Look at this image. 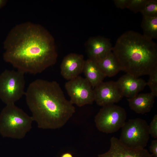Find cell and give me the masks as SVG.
<instances>
[{"label": "cell", "mask_w": 157, "mask_h": 157, "mask_svg": "<svg viewBox=\"0 0 157 157\" xmlns=\"http://www.w3.org/2000/svg\"><path fill=\"white\" fill-rule=\"evenodd\" d=\"M3 45L4 60L24 74L40 73L57 61L54 38L40 24L26 22L16 25Z\"/></svg>", "instance_id": "1"}, {"label": "cell", "mask_w": 157, "mask_h": 157, "mask_svg": "<svg viewBox=\"0 0 157 157\" xmlns=\"http://www.w3.org/2000/svg\"><path fill=\"white\" fill-rule=\"evenodd\" d=\"M25 95L31 117L39 128H60L75 112V107L56 81L37 79L29 84Z\"/></svg>", "instance_id": "2"}, {"label": "cell", "mask_w": 157, "mask_h": 157, "mask_svg": "<svg viewBox=\"0 0 157 157\" xmlns=\"http://www.w3.org/2000/svg\"><path fill=\"white\" fill-rule=\"evenodd\" d=\"M112 52L121 71L137 77L157 69V46L153 40L132 31L117 40Z\"/></svg>", "instance_id": "3"}, {"label": "cell", "mask_w": 157, "mask_h": 157, "mask_svg": "<svg viewBox=\"0 0 157 157\" xmlns=\"http://www.w3.org/2000/svg\"><path fill=\"white\" fill-rule=\"evenodd\" d=\"M33 121L15 104L6 105L0 113V134L4 138L20 139L31 129Z\"/></svg>", "instance_id": "4"}, {"label": "cell", "mask_w": 157, "mask_h": 157, "mask_svg": "<svg viewBox=\"0 0 157 157\" xmlns=\"http://www.w3.org/2000/svg\"><path fill=\"white\" fill-rule=\"evenodd\" d=\"M24 74L8 69L0 74V99L6 105L15 104L25 94Z\"/></svg>", "instance_id": "5"}, {"label": "cell", "mask_w": 157, "mask_h": 157, "mask_svg": "<svg viewBox=\"0 0 157 157\" xmlns=\"http://www.w3.org/2000/svg\"><path fill=\"white\" fill-rule=\"evenodd\" d=\"M149 135V125L147 121L137 118L126 122L122 128L119 140L128 147L142 149L147 146Z\"/></svg>", "instance_id": "6"}, {"label": "cell", "mask_w": 157, "mask_h": 157, "mask_svg": "<svg viewBox=\"0 0 157 157\" xmlns=\"http://www.w3.org/2000/svg\"><path fill=\"white\" fill-rule=\"evenodd\" d=\"M126 116L124 108L111 104L102 107L95 116L94 122L99 131L112 133L122 127L126 122Z\"/></svg>", "instance_id": "7"}, {"label": "cell", "mask_w": 157, "mask_h": 157, "mask_svg": "<svg viewBox=\"0 0 157 157\" xmlns=\"http://www.w3.org/2000/svg\"><path fill=\"white\" fill-rule=\"evenodd\" d=\"M65 87L73 104L82 107L91 104L94 101V89L85 78L79 76L68 81Z\"/></svg>", "instance_id": "8"}, {"label": "cell", "mask_w": 157, "mask_h": 157, "mask_svg": "<svg viewBox=\"0 0 157 157\" xmlns=\"http://www.w3.org/2000/svg\"><path fill=\"white\" fill-rule=\"evenodd\" d=\"M94 90V101L102 107L118 103L124 97L116 81H103Z\"/></svg>", "instance_id": "9"}, {"label": "cell", "mask_w": 157, "mask_h": 157, "mask_svg": "<svg viewBox=\"0 0 157 157\" xmlns=\"http://www.w3.org/2000/svg\"><path fill=\"white\" fill-rule=\"evenodd\" d=\"M85 46L88 58L96 62L106 57L113 48L109 39L101 36L90 38Z\"/></svg>", "instance_id": "10"}, {"label": "cell", "mask_w": 157, "mask_h": 157, "mask_svg": "<svg viewBox=\"0 0 157 157\" xmlns=\"http://www.w3.org/2000/svg\"><path fill=\"white\" fill-rule=\"evenodd\" d=\"M98 157H153L145 149H134L128 147L114 137L110 139V147L106 152L99 154Z\"/></svg>", "instance_id": "11"}, {"label": "cell", "mask_w": 157, "mask_h": 157, "mask_svg": "<svg viewBox=\"0 0 157 157\" xmlns=\"http://www.w3.org/2000/svg\"><path fill=\"white\" fill-rule=\"evenodd\" d=\"M85 60L82 54L71 53L67 55L61 63V75L68 81L78 76L83 72Z\"/></svg>", "instance_id": "12"}, {"label": "cell", "mask_w": 157, "mask_h": 157, "mask_svg": "<svg viewBox=\"0 0 157 157\" xmlns=\"http://www.w3.org/2000/svg\"><path fill=\"white\" fill-rule=\"evenodd\" d=\"M116 82L123 96L128 98L136 95L147 85L143 79L128 73L121 76Z\"/></svg>", "instance_id": "13"}, {"label": "cell", "mask_w": 157, "mask_h": 157, "mask_svg": "<svg viewBox=\"0 0 157 157\" xmlns=\"http://www.w3.org/2000/svg\"><path fill=\"white\" fill-rule=\"evenodd\" d=\"M155 97L151 92L137 94L127 100L131 109L138 114L149 112L153 108Z\"/></svg>", "instance_id": "14"}, {"label": "cell", "mask_w": 157, "mask_h": 157, "mask_svg": "<svg viewBox=\"0 0 157 157\" xmlns=\"http://www.w3.org/2000/svg\"><path fill=\"white\" fill-rule=\"evenodd\" d=\"M83 72L93 89L106 77L97 62L89 58L85 60Z\"/></svg>", "instance_id": "15"}, {"label": "cell", "mask_w": 157, "mask_h": 157, "mask_svg": "<svg viewBox=\"0 0 157 157\" xmlns=\"http://www.w3.org/2000/svg\"><path fill=\"white\" fill-rule=\"evenodd\" d=\"M96 62L106 76H114L121 71L117 61L112 51L104 58Z\"/></svg>", "instance_id": "16"}, {"label": "cell", "mask_w": 157, "mask_h": 157, "mask_svg": "<svg viewBox=\"0 0 157 157\" xmlns=\"http://www.w3.org/2000/svg\"><path fill=\"white\" fill-rule=\"evenodd\" d=\"M141 27L144 37L152 40L157 38V17H143Z\"/></svg>", "instance_id": "17"}, {"label": "cell", "mask_w": 157, "mask_h": 157, "mask_svg": "<svg viewBox=\"0 0 157 157\" xmlns=\"http://www.w3.org/2000/svg\"><path fill=\"white\" fill-rule=\"evenodd\" d=\"M140 13L143 17H157V1L148 0L144 8Z\"/></svg>", "instance_id": "18"}, {"label": "cell", "mask_w": 157, "mask_h": 157, "mask_svg": "<svg viewBox=\"0 0 157 157\" xmlns=\"http://www.w3.org/2000/svg\"><path fill=\"white\" fill-rule=\"evenodd\" d=\"M148 0H129L127 8L135 13L141 12L144 8Z\"/></svg>", "instance_id": "19"}, {"label": "cell", "mask_w": 157, "mask_h": 157, "mask_svg": "<svg viewBox=\"0 0 157 157\" xmlns=\"http://www.w3.org/2000/svg\"><path fill=\"white\" fill-rule=\"evenodd\" d=\"M149 78L147 82L150 88L151 92L155 97L157 96V69L154 71L149 75Z\"/></svg>", "instance_id": "20"}, {"label": "cell", "mask_w": 157, "mask_h": 157, "mask_svg": "<svg viewBox=\"0 0 157 157\" xmlns=\"http://www.w3.org/2000/svg\"><path fill=\"white\" fill-rule=\"evenodd\" d=\"M150 135L155 138H157V115L155 114L149 125Z\"/></svg>", "instance_id": "21"}, {"label": "cell", "mask_w": 157, "mask_h": 157, "mask_svg": "<svg viewBox=\"0 0 157 157\" xmlns=\"http://www.w3.org/2000/svg\"><path fill=\"white\" fill-rule=\"evenodd\" d=\"M129 0H114L113 1L116 6L120 9L127 8Z\"/></svg>", "instance_id": "22"}, {"label": "cell", "mask_w": 157, "mask_h": 157, "mask_svg": "<svg viewBox=\"0 0 157 157\" xmlns=\"http://www.w3.org/2000/svg\"><path fill=\"white\" fill-rule=\"evenodd\" d=\"M150 151L153 157H157V140H152L149 147Z\"/></svg>", "instance_id": "23"}, {"label": "cell", "mask_w": 157, "mask_h": 157, "mask_svg": "<svg viewBox=\"0 0 157 157\" xmlns=\"http://www.w3.org/2000/svg\"><path fill=\"white\" fill-rule=\"evenodd\" d=\"M60 157H73V156L70 153L66 152L63 154Z\"/></svg>", "instance_id": "24"}, {"label": "cell", "mask_w": 157, "mask_h": 157, "mask_svg": "<svg viewBox=\"0 0 157 157\" xmlns=\"http://www.w3.org/2000/svg\"><path fill=\"white\" fill-rule=\"evenodd\" d=\"M7 2V0H0V9L6 4Z\"/></svg>", "instance_id": "25"}]
</instances>
